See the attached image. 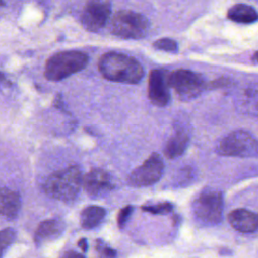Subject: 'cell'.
<instances>
[{
	"label": "cell",
	"instance_id": "30bf717a",
	"mask_svg": "<svg viewBox=\"0 0 258 258\" xmlns=\"http://www.w3.org/2000/svg\"><path fill=\"white\" fill-rule=\"evenodd\" d=\"M85 190L93 198H100L111 191L114 187L111 176L101 168H94L82 179Z\"/></svg>",
	"mask_w": 258,
	"mask_h": 258
},
{
	"label": "cell",
	"instance_id": "9c48e42d",
	"mask_svg": "<svg viewBox=\"0 0 258 258\" xmlns=\"http://www.w3.org/2000/svg\"><path fill=\"white\" fill-rule=\"evenodd\" d=\"M111 15V4L108 0H89L85 5L81 21L89 31H98L103 28Z\"/></svg>",
	"mask_w": 258,
	"mask_h": 258
},
{
	"label": "cell",
	"instance_id": "4fadbf2b",
	"mask_svg": "<svg viewBox=\"0 0 258 258\" xmlns=\"http://www.w3.org/2000/svg\"><path fill=\"white\" fill-rule=\"evenodd\" d=\"M21 207L18 192L7 187H0V215L8 219H15Z\"/></svg>",
	"mask_w": 258,
	"mask_h": 258
},
{
	"label": "cell",
	"instance_id": "7a4b0ae2",
	"mask_svg": "<svg viewBox=\"0 0 258 258\" xmlns=\"http://www.w3.org/2000/svg\"><path fill=\"white\" fill-rule=\"evenodd\" d=\"M82 174L78 166H70L53 172L44 183L45 194L61 202L74 201L81 188Z\"/></svg>",
	"mask_w": 258,
	"mask_h": 258
},
{
	"label": "cell",
	"instance_id": "ffe728a7",
	"mask_svg": "<svg viewBox=\"0 0 258 258\" xmlns=\"http://www.w3.org/2000/svg\"><path fill=\"white\" fill-rule=\"evenodd\" d=\"M153 46L156 49H160L167 52H176L178 50V45L175 40L171 38H160L153 42Z\"/></svg>",
	"mask_w": 258,
	"mask_h": 258
},
{
	"label": "cell",
	"instance_id": "cb8c5ba5",
	"mask_svg": "<svg viewBox=\"0 0 258 258\" xmlns=\"http://www.w3.org/2000/svg\"><path fill=\"white\" fill-rule=\"evenodd\" d=\"M63 256L66 257H73V256H77V257H83L82 254L80 253H77V252H73V251H70V252H67L63 254Z\"/></svg>",
	"mask_w": 258,
	"mask_h": 258
},
{
	"label": "cell",
	"instance_id": "3957f363",
	"mask_svg": "<svg viewBox=\"0 0 258 258\" xmlns=\"http://www.w3.org/2000/svg\"><path fill=\"white\" fill-rule=\"evenodd\" d=\"M89 61L86 53L78 50H66L51 55L45 64L44 76L47 80L57 82L84 70Z\"/></svg>",
	"mask_w": 258,
	"mask_h": 258
},
{
	"label": "cell",
	"instance_id": "7402d4cb",
	"mask_svg": "<svg viewBox=\"0 0 258 258\" xmlns=\"http://www.w3.org/2000/svg\"><path fill=\"white\" fill-rule=\"evenodd\" d=\"M96 251L99 253L100 256H103V257H115L116 256V251L114 249L110 248L102 240L96 241Z\"/></svg>",
	"mask_w": 258,
	"mask_h": 258
},
{
	"label": "cell",
	"instance_id": "484cf974",
	"mask_svg": "<svg viewBox=\"0 0 258 258\" xmlns=\"http://www.w3.org/2000/svg\"><path fill=\"white\" fill-rule=\"evenodd\" d=\"M0 5H4V2L2 0H0Z\"/></svg>",
	"mask_w": 258,
	"mask_h": 258
},
{
	"label": "cell",
	"instance_id": "ba28073f",
	"mask_svg": "<svg viewBox=\"0 0 258 258\" xmlns=\"http://www.w3.org/2000/svg\"><path fill=\"white\" fill-rule=\"evenodd\" d=\"M164 170V163L157 153H152L140 166L129 175L128 181L133 186H148L157 182Z\"/></svg>",
	"mask_w": 258,
	"mask_h": 258
},
{
	"label": "cell",
	"instance_id": "44dd1931",
	"mask_svg": "<svg viewBox=\"0 0 258 258\" xmlns=\"http://www.w3.org/2000/svg\"><path fill=\"white\" fill-rule=\"evenodd\" d=\"M132 212H133L132 206H126L119 211L118 216H117V223L120 228L125 227L126 223L128 222V220L130 219V217L132 215Z\"/></svg>",
	"mask_w": 258,
	"mask_h": 258
},
{
	"label": "cell",
	"instance_id": "6da1fadb",
	"mask_svg": "<svg viewBox=\"0 0 258 258\" xmlns=\"http://www.w3.org/2000/svg\"><path fill=\"white\" fill-rule=\"evenodd\" d=\"M99 71L112 82L137 84L144 75L142 66L135 58L120 52H107L99 60Z\"/></svg>",
	"mask_w": 258,
	"mask_h": 258
},
{
	"label": "cell",
	"instance_id": "2e32d148",
	"mask_svg": "<svg viewBox=\"0 0 258 258\" xmlns=\"http://www.w3.org/2000/svg\"><path fill=\"white\" fill-rule=\"evenodd\" d=\"M256 10L247 4H236L228 11V18L238 23H253L257 20Z\"/></svg>",
	"mask_w": 258,
	"mask_h": 258
},
{
	"label": "cell",
	"instance_id": "52a82bcc",
	"mask_svg": "<svg viewBox=\"0 0 258 258\" xmlns=\"http://www.w3.org/2000/svg\"><path fill=\"white\" fill-rule=\"evenodd\" d=\"M167 84L183 101L198 97L205 89V81L200 74L183 69L173 71L168 77Z\"/></svg>",
	"mask_w": 258,
	"mask_h": 258
},
{
	"label": "cell",
	"instance_id": "5bb4252c",
	"mask_svg": "<svg viewBox=\"0 0 258 258\" xmlns=\"http://www.w3.org/2000/svg\"><path fill=\"white\" fill-rule=\"evenodd\" d=\"M63 224L57 219H49L41 222L34 235V242L36 245H42L57 238L63 231Z\"/></svg>",
	"mask_w": 258,
	"mask_h": 258
},
{
	"label": "cell",
	"instance_id": "7c38bea8",
	"mask_svg": "<svg viewBox=\"0 0 258 258\" xmlns=\"http://www.w3.org/2000/svg\"><path fill=\"white\" fill-rule=\"evenodd\" d=\"M231 226L241 233H252L257 229V215L245 209H237L228 215Z\"/></svg>",
	"mask_w": 258,
	"mask_h": 258
},
{
	"label": "cell",
	"instance_id": "8992f818",
	"mask_svg": "<svg viewBox=\"0 0 258 258\" xmlns=\"http://www.w3.org/2000/svg\"><path fill=\"white\" fill-rule=\"evenodd\" d=\"M217 151L226 156L255 157L257 155V140L248 131L237 130L221 140Z\"/></svg>",
	"mask_w": 258,
	"mask_h": 258
},
{
	"label": "cell",
	"instance_id": "ac0fdd59",
	"mask_svg": "<svg viewBox=\"0 0 258 258\" xmlns=\"http://www.w3.org/2000/svg\"><path fill=\"white\" fill-rule=\"evenodd\" d=\"M16 238V232L12 228H6L0 231V257L13 244Z\"/></svg>",
	"mask_w": 258,
	"mask_h": 258
},
{
	"label": "cell",
	"instance_id": "603a6c76",
	"mask_svg": "<svg viewBox=\"0 0 258 258\" xmlns=\"http://www.w3.org/2000/svg\"><path fill=\"white\" fill-rule=\"evenodd\" d=\"M78 246H79V247H80L84 252H86V251L88 250V243H87V240H86L85 238H83V239L79 240Z\"/></svg>",
	"mask_w": 258,
	"mask_h": 258
},
{
	"label": "cell",
	"instance_id": "d4e9b609",
	"mask_svg": "<svg viewBox=\"0 0 258 258\" xmlns=\"http://www.w3.org/2000/svg\"><path fill=\"white\" fill-rule=\"evenodd\" d=\"M5 82H7V80H6L5 76H4V74L0 72V84H4Z\"/></svg>",
	"mask_w": 258,
	"mask_h": 258
},
{
	"label": "cell",
	"instance_id": "277c9868",
	"mask_svg": "<svg viewBox=\"0 0 258 258\" xmlns=\"http://www.w3.org/2000/svg\"><path fill=\"white\" fill-rule=\"evenodd\" d=\"M149 26V21L144 15L131 10H120L112 17L110 30L121 38L139 39L147 34Z\"/></svg>",
	"mask_w": 258,
	"mask_h": 258
},
{
	"label": "cell",
	"instance_id": "9a60e30c",
	"mask_svg": "<svg viewBox=\"0 0 258 258\" xmlns=\"http://www.w3.org/2000/svg\"><path fill=\"white\" fill-rule=\"evenodd\" d=\"M189 137L183 129H176L172 136L166 142L164 154L167 158H176L180 156L187 147Z\"/></svg>",
	"mask_w": 258,
	"mask_h": 258
},
{
	"label": "cell",
	"instance_id": "5b68a950",
	"mask_svg": "<svg viewBox=\"0 0 258 258\" xmlns=\"http://www.w3.org/2000/svg\"><path fill=\"white\" fill-rule=\"evenodd\" d=\"M223 208L222 194L213 188L203 190L192 205L196 218L206 225H216L221 222Z\"/></svg>",
	"mask_w": 258,
	"mask_h": 258
},
{
	"label": "cell",
	"instance_id": "8fae6325",
	"mask_svg": "<svg viewBox=\"0 0 258 258\" xmlns=\"http://www.w3.org/2000/svg\"><path fill=\"white\" fill-rule=\"evenodd\" d=\"M164 74L159 70H152L148 78V98L158 107H164L169 101V92Z\"/></svg>",
	"mask_w": 258,
	"mask_h": 258
},
{
	"label": "cell",
	"instance_id": "d6986e66",
	"mask_svg": "<svg viewBox=\"0 0 258 258\" xmlns=\"http://www.w3.org/2000/svg\"><path fill=\"white\" fill-rule=\"evenodd\" d=\"M172 208L173 207L169 202H163V203H159V204H155V205H145V206L141 207L142 211L151 213V214H155V215L168 214L172 211Z\"/></svg>",
	"mask_w": 258,
	"mask_h": 258
},
{
	"label": "cell",
	"instance_id": "e0dca14e",
	"mask_svg": "<svg viewBox=\"0 0 258 258\" xmlns=\"http://www.w3.org/2000/svg\"><path fill=\"white\" fill-rule=\"evenodd\" d=\"M106 215L104 208L99 206L86 207L81 214V225L85 229H93L101 224Z\"/></svg>",
	"mask_w": 258,
	"mask_h": 258
}]
</instances>
